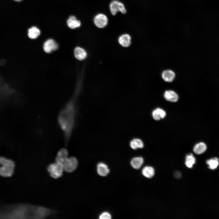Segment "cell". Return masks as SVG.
Returning <instances> with one entry per match:
<instances>
[{
	"instance_id": "3957f363",
	"label": "cell",
	"mask_w": 219,
	"mask_h": 219,
	"mask_svg": "<svg viewBox=\"0 0 219 219\" xmlns=\"http://www.w3.org/2000/svg\"><path fill=\"white\" fill-rule=\"evenodd\" d=\"M0 175L3 177H9L12 176L14 172L15 164L12 160L4 157L0 158Z\"/></svg>"
},
{
	"instance_id": "5b68a950",
	"label": "cell",
	"mask_w": 219,
	"mask_h": 219,
	"mask_svg": "<svg viewBox=\"0 0 219 219\" xmlns=\"http://www.w3.org/2000/svg\"><path fill=\"white\" fill-rule=\"evenodd\" d=\"M110 12L113 15H115L118 12L125 14L127 11L124 5L121 2L117 0L112 1L109 5Z\"/></svg>"
},
{
	"instance_id": "484cf974",
	"label": "cell",
	"mask_w": 219,
	"mask_h": 219,
	"mask_svg": "<svg viewBox=\"0 0 219 219\" xmlns=\"http://www.w3.org/2000/svg\"><path fill=\"white\" fill-rule=\"evenodd\" d=\"M14 0L16 1H17V2H19V1H22V0Z\"/></svg>"
},
{
	"instance_id": "4fadbf2b",
	"label": "cell",
	"mask_w": 219,
	"mask_h": 219,
	"mask_svg": "<svg viewBox=\"0 0 219 219\" xmlns=\"http://www.w3.org/2000/svg\"><path fill=\"white\" fill-rule=\"evenodd\" d=\"M166 115V113L165 111L160 108H157L154 109L152 113V117L156 120L164 119Z\"/></svg>"
},
{
	"instance_id": "ac0fdd59",
	"label": "cell",
	"mask_w": 219,
	"mask_h": 219,
	"mask_svg": "<svg viewBox=\"0 0 219 219\" xmlns=\"http://www.w3.org/2000/svg\"><path fill=\"white\" fill-rule=\"evenodd\" d=\"M144 163V159L141 157L133 158L130 162L132 166L134 169H138L140 168Z\"/></svg>"
},
{
	"instance_id": "cb8c5ba5",
	"label": "cell",
	"mask_w": 219,
	"mask_h": 219,
	"mask_svg": "<svg viewBox=\"0 0 219 219\" xmlns=\"http://www.w3.org/2000/svg\"><path fill=\"white\" fill-rule=\"evenodd\" d=\"M99 218L100 219H110L111 218V216L109 213L107 212H104L99 215Z\"/></svg>"
},
{
	"instance_id": "d4e9b609",
	"label": "cell",
	"mask_w": 219,
	"mask_h": 219,
	"mask_svg": "<svg viewBox=\"0 0 219 219\" xmlns=\"http://www.w3.org/2000/svg\"><path fill=\"white\" fill-rule=\"evenodd\" d=\"M174 175L176 178H178L180 177L181 175L180 172L177 171L175 172Z\"/></svg>"
},
{
	"instance_id": "603a6c76",
	"label": "cell",
	"mask_w": 219,
	"mask_h": 219,
	"mask_svg": "<svg viewBox=\"0 0 219 219\" xmlns=\"http://www.w3.org/2000/svg\"><path fill=\"white\" fill-rule=\"evenodd\" d=\"M142 173L143 176L147 178H151L155 174V170L152 167L146 166L142 170Z\"/></svg>"
},
{
	"instance_id": "7c38bea8",
	"label": "cell",
	"mask_w": 219,
	"mask_h": 219,
	"mask_svg": "<svg viewBox=\"0 0 219 219\" xmlns=\"http://www.w3.org/2000/svg\"><path fill=\"white\" fill-rule=\"evenodd\" d=\"M131 38L128 34H124L119 36L118 41L119 44L124 47H129L131 43Z\"/></svg>"
},
{
	"instance_id": "6da1fadb",
	"label": "cell",
	"mask_w": 219,
	"mask_h": 219,
	"mask_svg": "<svg viewBox=\"0 0 219 219\" xmlns=\"http://www.w3.org/2000/svg\"><path fill=\"white\" fill-rule=\"evenodd\" d=\"M56 214V211L46 207L19 203L2 207L0 211V218L41 219L53 217Z\"/></svg>"
},
{
	"instance_id": "7a4b0ae2",
	"label": "cell",
	"mask_w": 219,
	"mask_h": 219,
	"mask_svg": "<svg viewBox=\"0 0 219 219\" xmlns=\"http://www.w3.org/2000/svg\"><path fill=\"white\" fill-rule=\"evenodd\" d=\"M76 102L72 99L68 102L59 112L57 117L58 126L67 143L75 126L77 110Z\"/></svg>"
},
{
	"instance_id": "8fae6325",
	"label": "cell",
	"mask_w": 219,
	"mask_h": 219,
	"mask_svg": "<svg viewBox=\"0 0 219 219\" xmlns=\"http://www.w3.org/2000/svg\"><path fill=\"white\" fill-rule=\"evenodd\" d=\"M175 77V72L170 70H164L162 73V78L166 82H172L174 80Z\"/></svg>"
},
{
	"instance_id": "5bb4252c",
	"label": "cell",
	"mask_w": 219,
	"mask_h": 219,
	"mask_svg": "<svg viewBox=\"0 0 219 219\" xmlns=\"http://www.w3.org/2000/svg\"><path fill=\"white\" fill-rule=\"evenodd\" d=\"M67 24L70 28L75 29L79 27L81 25L80 21L77 19L75 16H71L67 21Z\"/></svg>"
},
{
	"instance_id": "7402d4cb",
	"label": "cell",
	"mask_w": 219,
	"mask_h": 219,
	"mask_svg": "<svg viewBox=\"0 0 219 219\" xmlns=\"http://www.w3.org/2000/svg\"><path fill=\"white\" fill-rule=\"evenodd\" d=\"M206 164L208 165V168L211 170L216 169L219 165V160L216 157L207 160Z\"/></svg>"
},
{
	"instance_id": "e0dca14e",
	"label": "cell",
	"mask_w": 219,
	"mask_h": 219,
	"mask_svg": "<svg viewBox=\"0 0 219 219\" xmlns=\"http://www.w3.org/2000/svg\"><path fill=\"white\" fill-rule=\"evenodd\" d=\"M74 54L75 57L79 60L84 59L87 56V53L86 51L80 47H77L75 48Z\"/></svg>"
},
{
	"instance_id": "8992f818",
	"label": "cell",
	"mask_w": 219,
	"mask_h": 219,
	"mask_svg": "<svg viewBox=\"0 0 219 219\" xmlns=\"http://www.w3.org/2000/svg\"><path fill=\"white\" fill-rule=\"evenodd\" d=\"M78 164L77 158L74 157H68L63 164L64 170L68 172H71L76 168Z\"/></svg>"
},
{
	"instance_id": "9a60e30c",
	"label": "cell",
	"mask_w": 219,
	"mask_h": 219,
	"mask_svg": "<svg viewBox=\"0 0 219 219\" xmlns=\"http://www.w3.org/2000/svg\"><path fill=\"white\" fill-rule=\"evenodd\" d=\"M97 169L98 173L103 176L107 175L109 172L107 165L103 162H100L98 164Z\"/></svg>"
},
{
	"instance_id": "2e32d148",
	"label": "cell",
	"mask_w": 219,
	"mask_h": 219,
	"mask_svg": "<svg viewBox=\"0 0 219 219\" xmlns=\"http://www.w3.org/2000/svg\"><path fill=\"white\" fill-rule=\"evenodd\" d=\"M207 149V146L203 142L196 143L194 146L193 150L194 152L197 155H200L204 152Z\"/></svg>"
},
{
	"instance_id": "ffe728a7",
	"label": "cell",
	"mask_w": 219,
	"mask_h": 219,
	"mask_svg": "<svg viewBox=\"0 0 219 219\" xmlns=\"http://www.w3.org/2000/svg\"><path fill=\"white\" fill-rule=\"evenodd\" d=\"M40 33V30L36 26H33L28 30V35L31 39L36 38Z\"/></svg>"
},
{
	"instance_id": "277c9868",
	"label": "cell",
	"mask_w": 219,
	"mask_h": 219,
	"mask_svg": "<svg viewBox=\"0 0 219 219\" xmlns=\"http://www.w3.org/2000/svg\"><path fill=\"white\" fill-rule=\"evenodd\" d=\"M47 169L50 176L55 179L61 177L64 170L63 165L56 162L49 164Z\"/></svg>"
},
{
	"instance_id": "9c48e42d",
	"label": "cell",
	"mask_w": 219,
	"mask_h": 219,
	"mask_svg": "<svg viewBox=\"0 0 219 219\" xmlns=\"http://www.w3.org/2000/svg\"><path fill=\"white\" fill-rule=\"evenodd\" d=\"M68 151L66 148H61L57 153L55 158V162L63 164L68 157Z\"/></svg>"
},
{
	"instance_id": "52a82bcc",
	"label": "cell",
	"mask_w": 219,
	"mask_h": 219,
	"mask_svg": "<svg viewBox=\"0 0 219 219\" xmlns=\"http://www.w3.org/2000/svg\"><path fill=\"white\" fill-rule=\"evenodd\" d=\"M94 23L98 28H102L106 26L108 23L107 16L104 14L99 13L96 15L94 19Z\"/></svg>"
},
{
	"instance_id": "ba28073f",
	"label": "cell",
	"mask_w": 219,
	"mask_h": 219,
	"mask_svg": "<svg viewBox=\"0 0 219 219\" xmlns=\"http://www.w3.org/2000/svg\"><path fill=\"white\" fill-rule=\"evenodd\" d=\"M58 47V45L55 41L52 39H49L44 43L43 49L46 53H49L57 50Z\"/></svg>"
},
{
	"instance_id": "44dd1931",
	"label": "cell",
	"mask_w": 219,
	"mask_h": 219,
	"mask_svg": "<svg viewBox=\"0 0 219 219\" xmlns=\"http://www.w3.org/2000/svg\"><path fill=\"white\" fill-rule=\"evenodd\" d=\"M196 161V158L192 153L189 154L186 156L185 164L188 168H192Z\"/></svg>"
},
{
	"instance_id": "d6986e66",
	"label": "cell",
	"mask_w": 219,
	"mask_h": 219,
	"mask_svg": "<svg viewBox=\"0 0 219 219\" xmlns=\"http://www.w3.org/2000/svg\"><path fill=\"white\" fill-rule=\"evenodd\" d=\"M130 145L131 148L134 150H136L138 148H143L144 146V144L141 139L139 138H134L130 142Z\"/></svg>"
},
{
	"instance_id": "30bf717a",
	"label": "cell",
	"mask_w": 219,
	"mask_h": 219,
	"mask_svg": "<svg viewBox=\"0 0 219 219\" xmlns=\"http://www.w3.org/2000/svg\"><path fill=\"white\" fill-rule=\"evenodd\" d=\"M164 97L166 100L172 103L177 102L179 98L177 94L172 90L165 91L164 94Z\"/></svg>"
}]
</instances>
